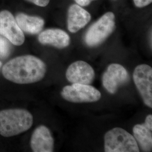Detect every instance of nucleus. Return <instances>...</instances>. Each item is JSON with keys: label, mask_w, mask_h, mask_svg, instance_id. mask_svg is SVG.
Masks as SVG:
<instances>
[{"label": "nucleus", "mask_w": 152, "mask_h": 152, "mask_svg": "<svg viewBox=\"0 0 152 152\" xmlns=\"http://www.w3.org/2000/svg\"><path fill=\"white\" fill-rule=\"evenodd\" d=\"M46 70V65L42 60L27 55L9 61L4 65L2 73L8 81L18 84H29L42 80Z\"/></svg>", "instance_id": "nucleus-1"}, {"label": "nucleus", "mask_w": 152, "mask_h": 152, "mask_svg": "<svg viewBox=\"0 0 152 152\" xmlns=\"http://www.w3.org/2000/svg\"><path fill=\"white\" fill-rule=\"evenodd\" d=\"M32 114L24 109H9L0 111V135L11 137L28 130L33 125Z\"/></svg>", "instance_id": "nucleus-2"}, {"label": "nucleus", "mask_w": 152, "mask_h": 152, "mask_svg": "<svg viewBox=\"0 0 152 152\" xmlns=\"http://www.w3.org/2000/svg\"><path fill=\"white\" fill-rule=\"evenodd\" d=\"M106 152H139L138 144L134 136L121 127H115L104 136Z\"/></svg>", "instance_id": "nucleus-3"}, {"label": "nucleus", "mask_w": 152, "mask_h": 152, "mask_svg": "<svg viewBox=\"0 0 152 152\" xmlns=\"http://www.w3.org/2000/svg\"><path fill=\"white\" fill-rule=\"evenodd\" d=\"M115 15L112 12L104 14L88 29L84 37L88 47H96L102 44L115 28Z\"/></svg>", "instance_id": "nucleus-4"}, {"label": "nucleus", "mask_w": 152, "mask_h": 152, "mask_svg": "<svg viewBox=\"0 0 152 152\" xmlns=\"http://www.w3.org/2000/svg\"><path fill=\"white\" fill-rule=\"evenodd\" d=\"M61 95L66 101L75 103L95 102L102 96L95 87L81 83H73L63 87Z\"/></svg>", "instance_id": "nucleus-5"}, {"label": "nucleus", "mask_w": 152, "mask_h": 152, "mask_svg": "<svg viewBox=\"0 0 152 152\" xmlns=\"http://www.w3.org/2000/svg\"><path fill=\"white\" fill-rule=\"evenodd\" d=\"M133 80L144 103L152 108V67L147 64L137 65L133 73Z\"/></svg>", "instance_id": "nucleus-6"}, {"label": "nucleus", "mask_w": 152, "mask_h": 152, "mask_svg": "<svg viewBox=\"0 0 152 152\" xmlns=\"http://www.w3.org/2000/svg\"><path fill=\"white\" fill-rule=\"evenodd\" d=\"M0 36L15 46L22 45L25 41L24 32L18 26L15 18L8 10L0 12Z\"/></svg>", "instance_id": "nucleus-7"}, {"label": "nucleus", "mask_w": 152, "mask_h": 152, "mask_svg": "<svg viewBox=\"0 0 152 152\" xmlns=\"http://www.w3.org/2000/svg\"><path fill=\"white\" fill-rule=\"evenodd\" d=\"M130 81V75L122 65L119 64H111L102 76V82L108 92L114 94L118 88Z\"/></svg>", "instance_id": "nucleus-8"}, {"label": "nucleus", "mask_w": 152, "mask_h": 152, "mask_svg": "<svg viewBox=\"0 0 152 152\" xmlns=\"http://www.w3.org/2000/svg\"><path fill=\"white\" fill-rule=\"evenodd\" d=\"M66 78L72 83L90 85L95 78V71L86 62L79 60L69 66L66 72Z\"/></svg>", "instance_id": "nucleus-9"}, {"label": "nucleus", "mask_w": 152, "mask_h": 152, "mask_svg": "<svg viewBox=\"0 0 152 152\" xmlns=\"http://www.w3.org/2000/svg\"><path fill=\"white\" fill-rule=\"evenodd\" d=\"M31 147L34 152L54 151V139L46 126H39L33 131L31 139Z\"/></svg>", "instance_id": "nucleus-10"}, {"label": "nucleus", "mask_w": 152, "mask_h": 152, "mask_svg": "<svg viewBox=\"0 0 152 152\" xmlns=\"http://www.w3.org/2000/svg\"><path fill=\"white\" fill-rule=\"evenodd\" d=\"M91 19L90 14L81 6L73 4L68 11L67 27L68 31L75 33L85 27Z\"/></svg>", "instance_id": "nucleus-11"}, {"label": "nucleus", "mask_w": 152, "mask_h": 152, "mask_svg": "<svg viewBox=\"0 0 152 152\" xmlns=\"http://www.w3.org/2000/svg\"><path fill=\"white\" fill-rule=\"evenodd\" d=\"M38 41L44 45H50L58 49L68 47L71 41L69 34L60 29H48L40 33Z\"/></svg>", "instance_id": "nucleus-12"}, {"label": "nucleus", "mask_w": 152, "mask_h": 152, "mask_svg": "<svg viewBox=\"0 0 152 152\" xmlns=\"http://www.w3.org/2000/svg\"><path fill=\"white\" fill-rule=\"evenodd\" d=\"M15 18L22 31L30 34H36L41 32L45 24V21L42 18L30 16L24 13L16 14Z\"/></svg>", "instance_id": "nucleus-13"}, {"label": "nucleus", "mask_w": 152, "mask_h": 152, "mask_svg": "<svg viewBox=\"0 0 152 152\" xmlns=\"http://www.w3.org/2000/svg\"><path fill=\"white\" fill-rule=\"evenodd\" d=\"M152 130L144 124H137L133 128L134 137L144 152H151Z\"/></svg>", "instance_id": "nucleus-14"}, {"label": "nucleus", "mask_w": 152, "mask_h": 152, "mask_svg": "<svg viewBox=\"0 0 152 152\" xmlns=\"http://www.w3.org/2000/svg\"><path fill=\"white\" fill-rule=\"evenodd\" d=\"M9 41L4 37L0 36V58H6L10 52V45Z\"/></svg>", "instance_id": "nucleus-15"}, {"label": "nucleus", "mask_w": 152, "mask_h": 152, "mask_svg": "<svg viewBox=\"0 0 152 152\" xmlns=\"http://www.w3.org/2000/svg\"><path fill=\"white\" fill-rule=\"evenodd\" d=\"M133 1L137 7L142 8L150 5L152 3V0H133Z\"/></svg>", "instance_id": "nucleus-16"}, {"label": "nucleus", "mask_w": 152, "mask_h": 152, "mask_svg": "<svg viewBox=\"0 0 152 152\" xmlns=\"http://www.w3.org/2000/svg\"><path fill=\"white\" fill-rule=\"evenodd\" d=\"M29 2H31L36 5L40 7H45L49 4L50 0H26Z\"/></svg>", "instance_id": "nucleus-17"}, {"label": "nucleus", "mask_w": 152, "mask_h": 152, "mask_svg": "<svg viewBox=\"0 0 152 152\" xmlns=\"http://www.w3.org/2000/svg\"><path fill=\"white\" fill-rule=\"evenodd\" d=\"M144 124L148 127L149 129H152V115L149 114L145 119Z\"/></svg>", "instance_id": "nucleus-18"}, {"label": "nucleus", "mask_w": 152, "mask_h": 152, "mask_svg": "<svg viewBox=\"0 0 152 152\" xmlns=\"http://www.w3.org/2000/svg\"><path fill=\"white\" fill-rule=\"evenodd\" d=\"M77 5L83 6H86L89 5L91 3V1L90 0H75Z\"/></svg>", "instance_id": "nucleus-19"}, {"label": "nucleus", "mask_w": 152, "mask_h": 152, "mask_svg": "<svg viewBox=\"0 0 152 152\" xmlns=\"http://www.w3.org/2000/svg\"><path fill=\"white\" fill-rule=\"evenodd\" d=\"M1 65H2V63L0 61V67L1 66Z\"/></svg>", "instance_id": "nucleus-20"}, {"label": "nucleus", "mask_w": 152, "mask_h": 152, "mask_svg": "<svg viewBox=\"0 0 152 152\" xmlns=\"http://www.w3.org/2000/svg\"><path fill=\"white\" fill-rule=\"evenodd\" d=\"M90 1L91 2V1H96V0H90Z\"/></svg>", "instance_id": "nucleus-21"}]
</instances>
